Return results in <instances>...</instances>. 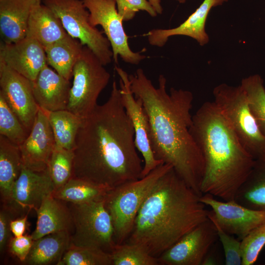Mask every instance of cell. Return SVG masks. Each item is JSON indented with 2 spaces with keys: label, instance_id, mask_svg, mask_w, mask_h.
Listing matches in <instances>:
<instances>
[{
  "label": "cell",
  "instance_id": "obj_30",
  "mask_svg": "<svg viewBox=\"0 0 265 265\" xmlns=\"http://www.w3.org/2000/svg\"><path fill=\"white\" fill-rule=\"evenodd\" d=\"M57 265H112L110 253L90 247L70 245Z\"/></svg>",
  "mask_w": 265,
  "mask_h": 265
},
{
  "label": "cell",
  "instance_id": "obj_3",
  "mask_svg": "<svg viewBox=\"0 0 265 265\" xmlns=\"http://www.w3.org/2000/svg\"><path fill=\"white\" fill-rule=\"evenodd\" d=\"M200 196L172 167L147 196L125 242L137 244L158 258L208 218L209 211Z\"/></svg>",
  "mask_w": 265,
  "mask_h": 265
},
{
  "label": "cell",
  "instance_id": "obj_37",
  "mask_svg": "<svg viewBox=\"0 0 265 265\" xmlns=\"http://www.w3.org/2000/svg\"><path fill=\"white\" fill-rule=\"evenodd\" d=\"M33 241L31 235L11 238L9 242V251L21 262L24 263L31 249Z\"/></svg>",
  "mask_w": 265,
  "mask_h": 265
},
{
  "label": "cell",
  "instance_id": "obj_15",
  "mask_svg": "<svg viewBox=\"0 0 265 265\" xmlns=\"http://www.w3.org/2000/svg\"><path fill=\"white\" fill-rule=\"evenodd\" d=\"M55 146L47 113L39 107L28 136L19 146L23 166L36 171L46 169Z\"/></svg>",
  "mask_w": 265,
  "mask_h": 265
},
{
  "label": "cell",
  "instance_id": "obj_42",
  "mask_svg": "<svg viewBox=\"0 0 265 265\" xmlns=\"http://www.w3.org/2000/svg\"><path fill=\"white\" fill-rule=\"evenodd\" d=\"M36 1H38V2H42V0H35Z\"/></svg>",
  "mask_w": 265,
  "mask_h": 265
},
{
  "label": "cell",
  "instance_id": "obj_11",
  "mask_svg": "<svg viewBox=\"0 0 265 265\" xmlns=\"http://www.w3.org/2000/svg\"><path fill=\"white\" fill-rule=\"evenodd\" d=\"M200 200L212 209L209 218L240 240L265 223V212L247 207L235 199L219 200L211 194H203Z\"/></svg>",
  "mask_w": 265,
  "mask_h": 265
},
{
  "label": "cell",
  "instance_id": "obj_39",
  "mask_svg": "<svg viewBox=\"0 0 265 265\" xmlns=\"http://www.w3.org/2000/svg\"><path fill=\"white\" fill-rule=\"evenodd\" d=\"M27 214L25 216L11 220L10 222V228L14 237H20L23 236L26 228Z\"/></svg>",
  "mask_w": 265,
  "mask_h": 265
},
{
  "label": "cell",
  "instance_id": "obj_14",
  "mask_svg": "<svg viewBox=\"0 0 265 265\" xmlns=\"http://www.w3.org/2000/svg\"><path fill=\"white\" fill-rule=\"evenodd\" d=\"M0 93L29 132L39 108L32 81L0 61Z\"/></svg>",
  "mask_w": 265,
  "mask_h": 265
},
{
  "label": "cell",
  "instance_id": "obj_27",
  "mask_svg": "<svg viewBox=\"0 0 265 265\" xmlns=\"http://www.w3.org/2000/svg\"><path fill=\"white\" fill-rule=\"evenodd\" d=\"M47 113L53 133L55 146L74 150L83 118L67 109Z\"/></svg>",
  "mask_w": 265,
  "mask_h": 265
},
{
  "label": "cell",
  "instance_id": "obj_2",
  "mask_svg": "<svg viewBox=\"0 0 265 265\" xmlns=\"http://www.w3.org/2000/svg\"><path fill=\"white\" fill-rule=\"evenodd\" d=\"M131 90L141 100L149 123V138L156 159L171 165L179 176L201 196L204 172L202 153L192 136L191 110L193 96L182 89H166L163 75L155 87L139 68L129 75Z\"/></svg>",
  "mask_w": 265,
  "mask_h": 265
},
{
  "label": "cell",
  "instance_id": "obj_13",
  "mask_svg": "<svg viewBox=\"0 0 265 265\" xmlns=\"http://www.w3.org/2000/svg\"><path fill=\"white\" fill-rule=\"evenodd\" d=\"M115 70L119 78L122 102L133 128L135 146L143 158L142 178L163 163L155 157L149 138L148 118L142 101L135 98L131 90L129 75L116 66Z\"/></svg>",
  "mask_w": 265,
  "mask_h": 265
},
{
  "label": "cell",
  "instance_id": "obj_12",
  "mask_svg": "<svg viewBox=\"0 0 265 265\" xmlns=\"http://www.w3.org/2000/svg\"><path fill=\"white\" fill-rule=\"evenodd\" d=\"M217 238L216 228L208 217L158 257L159 264L161 265H202Z\"/></svg>",
  "mask_w": 265,
  "mask_h": 265
},
{
  "label": "cell",
  "instance_id": "obj_22",
  "mask_svg": "<svg viewBox=\"0 0 265 265\" xmlns=\"http://www.w3.org/2000/svg\"><path fill=\"white\" fill-rule=\"evenodd\" d=\"M54 197L52 194L46 197L36 210V227L31 236L33 240L48 234L68 231L73 228L70 209Z\"/></svg>",
  "mask_w": 265,
  "mask_h": 265
},
{
  "label": "cell",
  "instance_id": "obj_21",
  "mask_svg": "<svg viewBox=\"0 0 265 265\" xmlns=\"http://www.w3.org/2000/svg\"><path fill=\"white\" fill-rule=\"evenodd\" d=\"M60 19L42 2H36L29 17L27 37L37 41L44 48L67 35Z\"/></svg>",
  "mask_w": 265,
  "mask_h": 265
},
{
  "label": "cell",
  "instance_id": "obj_8",
  "mask_svg": "<svg viewBox=\"0 0 265 265\" xmlns=\"http://www.w3.org/2000/svg\"><path fill=\"white\" fill-rule=\"evenodd\" d=\"M74 233L71 245L99 248L110 252L116 244L111 217L104 200L70 203Z\"/></svg>",
  "mask_w": 265,
  "mask_h": 265
},
{
  "label": "cell",
  "instance_id": "obj_41",
  "mask_svg": "<svg viewBox=\"0 0 265 265\" xmlns=\"http://www.w3.org/2000/svg\"><path fill=\"white\" fill-rule=\"evenodd\" d=\"M180 3H184L186 2V0H176Z\"/></svg>",
  "mask_w": 265,
  "mask_h": 265
},
{
  "label": "cell",
  "instance_id": "obj_1",
  "mask_svg": "<svg viewBox=\"0 0 265 265\" xmlns=\"http://www.w3.org/2000/svg\"><path fill=\"white\" fill-rule=\"evenodd\" d=\"M73 151L72 178L109 190L141 178L133 128L115 81L106 102L83 118Z\"/></svg>",
  "mask_w": 265,
  "mask_h": 265
},
{
  "label": "cell",
  "instance_id": "obj_29",
  "mask_svg": "<svg viewBox=\"0 0 265 265\" xmlns=\"http://www.w3.org/2000/svg\"><path fill=\"white\" fill-rule=\"evenodd\" d=\"M240 86L247 97L250 109L265 135V88L259 75L243 79Z\"/></svg>",
  "mask_w": 265,
  "mask_h": 265
},
{
  "label": "cell",
  "instance_id": "obj_34",
  "mask_svg": "<svg viewBox=\"0 0 265 265\" xmlns=\"http://www.w3.org/2000/svg\"><path fill=\"white\" fill-rule=\"evenodd\" d=\"M242 265H252L265 245V223L253 230L241 241Z\"/></svg>",
  "mask_w": 265,
  "mask_h": 265
},
{
  "label": "cell",
  "instance_id": "obj_9",
  "mask_svg": "<svg viewBox=\"0 0 265 265\" xmlns=\"http://www.w3.org/2000/svg\"><path fill=\"white\" fill-rule=\"evenodd\" d=\"M60 19L66 32L87 46L104 65L113 60L110 43L89 21V12L82 0H42Z\"/></svg>",
  "mask_w": 265,
  "mask_h": 265
},
{
  "label": "cell",
  "instance_id": "obj_17",
  "mask_svg": "<svg viewBox=\"0 0 265 265\" xmlns=\"http://www.w3.org/2000/svg\"><path fill=\"white\" fill-rule=\"evenodd\" d=\"M54 190L48 168L36 171L23 166L14 186L9 204L14 208L36 211L43 200Z\"/></svg>",
  "mask_w": 265,
  "mask_h": 265
},
{
  "label": "cell",
  "instance_id": "obj_7",
  "mask_svg": "<svg viewBox=\"0 0 265 265\" xmlns=\"http://www.w3.org/2000/svg\"><path fill=\"white\" fill-rule=\"evenodd\" d=\"M104 66L94 53L84 46L73 68L68 110L82 118L94 110L99 95L110 78Z\"/></svg>",
  "mask_w": 265,
  "mask_h": 265
},
{
  "label": "cell",
  "instance_id": "obj_28",
  "mask_svg": "<svg viewBox=\"0 0 265 265\" xmlns=\"http://www.w3.org/2000/svg\"><path fill=\"white\" fill-rule=\"evenodd\" d=\"M109 190L87 181L72 178L63 186L55 189L52 195L62 201L79 204L103 200Z\"/></svg>",
  "mask_w": 265,
  "mask_h": 265
},
{
  "label": "cell",
  "instance_id": "obj_23",
  "mask_svg": "<svg viewBox=\"0 0 265 265\" xmlns=\"http://www.w3.org/2000/svg\"><path fill=\"white\" fill-rule=\"evenodd\" d=\"M70 232L62 231L51 233L34 240L23 263L29 265H47L56 263L71 245Z\"/></svg>",
  "mask_w": 265,
  "mask_h": 265
},
{
  "label": "cell",
  "instance_id": "obj_32",
  "mask_svg": "<svg viewBox=\"0 0 265 265\" xmlns=\"http://www.w3.org/2000/svg\"><path fill=\"white\" fill-rule=\"evenodd\" d=\"M112 265H159L158 258L140 246L128 242L116 244L110 252Z\"/></svg>",
  "mask_w": 265,
  "mask_h": 265
},
{
  "label": "cell",
  "instance_id": "obj_4",
  "mask_svg": "<svg viewBox=\"0 0 265 265\" xmlns=\"http://www.w3.org/2000/svg\"><path fill=\"white\" fill-rule=\"evenodd\" d=\"M191 133L204 160L200 190L224 201L235 199L255 159L247 151L213 102L192 116Z\"/></svg>",
  "mask_w": 265,
  "mask_h": 265
},
{
  "label": "cell",
  "instance_id": "obj_35",
  "mask_svg": "<svg viewBox=\"0 0 265 265\" xmlns=\"http://www.w3.org/2000/svg\"><path fill=\"white\" fill-rule=\"evenodd\" d=\"M216 229L218 238L222 245L226 265H242L241 240L222 230L212 221Z\"/></svg>",
  "mask_w": 265,
  "mask_h": 265
},
{
  "label": "cell",
  "instance_id": "obj_5",
  "mask_svg": "<svg viewBox=\"0 0 265 265\" xmlns=\"http://www.w3.org/2000/svg\"><path fill=\"white\" fill-rule=\"evenodd\" d=\"M172 167L169 164H161L146 176L108 191L104 204L112 218L116 243L128 239L143 203L159 180Z\"/></svg>",
  "mask_w": 265,
  "mask_h": 265
},
{
  "label": "cell",
  "instance_id": "obj_25",
  "mask_svg": "<svg viewBox=\"0 0 265 265\" xmlns=\"http://www.w3.org/2000/svg\"><path fill=\"white\" fill-rule=\"evenodd\" d=\"M83 46L79 40L67 34L45 49L47 64L59 75L70 80Z\"/></svg>",
  "mask_w": 265,
  "mask_h": 265
},
{
  "label": "cell",
  "instance_id": "obj_31",
  "mask_svg": "<svg viewBox=\"0 0 265 265\" xmlns=\"http://www.w3.org/2000/svg\"><path fill=\"white\" fill-rule=\"evenodd\" d=\"M74 151L55 146L48 168L55 189L73 177Z\"/></svg>",
  "mask_w": 265,
  "mask_h": 265
},
{
  "label": "cell",
  "instance_id": "obj_24",
  "mask_svg": "<svg viewBox=\"0 0 265 265\" xmlns=\"http://www.w3.org/2000/svg\"><path fill=\"white\" fill-rule=\"evenodd\" d=\"M23 167L19 146L0 135V192L9 204L14 186Z\"/></svg>",
  "mask_w": 265,
  "mask_h": 265
},
{
  "label": "cell",
  "instance_id": "obj_6",
  "mask_svg": "<svg viewBox=\"0 0 265 265\" xmlns=\"http://www.w3.org/2000/svg\"><path fill=\"white\" fill-rule=\"evenodd\" d=\"M213 103L255 160L265 158V135L253 115L241 86L226 83L213 90Z\"/></svg>",
  "mask_w": 265,
  "mask_h": 265
},
{
  "label": "cell",
  "instance_id": "obj_10",
  "mask_svg": "<svg viewBox=\"0 0 265 265\" xmlns=\"http://www.w3.org/2000/svg\"><path fill=\"white\" fill-rule=\"evenodd\" d=\"M82 0L89 12L90 24L95 27L102 26L110 43L115 63H118L119 56L124 62L132 65H138L146 58L130 47L124 21L118 13L115 0Z\"/></svg>",
  "mask_w": 265,
  "mask_h": 265
},
{
  "label": "cell",
  "instance_id": "obj_16",
  "mask_svg": "<svg viewBox=\"0 0 265 265\" xmlns=\"http://www.w3.org/2000/svg\"><path fill=\"white\" fill-rule=\"evenodd\" d=\"M0 61L31 81L48 64L43 47L27 36L15 43H1Z\"/></svg>",
  "mask_w": 265,
  "mask_h": 265
},
{
  "label": "cell",
  "instance_id": "obj_33",
  "mask_svg": "<svg viewBox=\"0 0 265 265\" xmlns=\"http://www.w3.org/2000/svg\"><path fill=\"white\" fill-rule=\"evenodd\" d=\"M29 133L0 93V134L20 146Z\"/></svg>",
  "mask_w": 265,
  "mask_h": 265
},
{
  "label": "cell",
  "instance_id": "obj_18",
  "mask_svg": "<svg viewBox=\"0 0 265 265\" xmlns=\"http://www.w3.org/2000/svg\"><path fill=\"white\" fill-rule=\"evenodd\" d=\"M228 0H204L201 5L179 26L170 29H153L143 35L153 46L162 47L169 37L176 35L190 37L201 46L207 44L209 37L205 31V24L211 9L222 5Z\"/></svg>",
  "mask_w": 265,
  "mask_h": 265
},
{
  "label": "cell",
  "instance_id": "obj_26",
  "mask_svg": "<svg viewBox=\"0 0 265 265\" xmlns=\"http://www.w3.org/2000/svg\"><path fill=\"white\" fill-rule=\"evenodd\" d=\"M235 200L249 208L265 212V158L255 160L250 174Z\"/></svg>",
  "mask_w": 265,
  "mask_h": 265
},
{
  "label": "cell",
  "instance_id": "obj_38",
  "mask_svg": "<svg viewBox=\"0 0 265 265\" xmlns=\"http://www.w3.org/2000/svg\"><path fill=\"white\" fill-rule=\"evenodd\" d=\"M10 212L6 209L0 212V251L2 252L9 242L11 237Z\"/></svg>",
  "mask_w": 265,
  "mask_h": 265
},
{
  "label": "cell",
  "instance_id": "obj_40",
  "mask_svg": "<svg viewBox=\"0 0 265 265\" xmlns=\"http://www.w3.org/2000/svg\"><path fill=\"white\" fill-rule=\"evenodd\" d=\"M158 14H161L163 8L161 4V0H148Z\"/></svg>",
  "mask_w": 265,
  "mask_h": 265
},
{
  "label": "cell",
  "instance_id": "obj_36",
  "mask_svg": "<svg viewBox=\"0 0 265 265\" xmlns=\"http://www.w3.org/2000/svg\"><path fill=\"white\" fill-rule=\"evenodd\" d=\"M118 14L124 22L133 19L139 11L146 12L152 17L158 14L148 0H115Z\"/></svg>",
  "mask_w": 265,
  "mask_h": 265
},
{
  "label": "cell",
  "instance_id": "obj_19",
  "mask_svg": "<svg viewBox=\"0 0 265 265\" xmlns=\"http://www.w3.org/2000/svg\"><path fill=\"white\" fill-rule=\"evenodd\" d=\"M68 80L47 64L32 81L35 99L47 112L67 109L71 87Z\"/></svg>",
  "mask_w": 265,
  "mask_h": 265
},
{
  "label": "cell",
  "instance_id": "obj_20",
  "mask_svg": "<svg viewBox=\"0 0 265 265\" xmlns=\"http://www.w3.org/2000/svg\"><path fill=\"white\" fill-rule=\"evenodd\" d=\"M36 2L0 0V32L3 42L13 43L26 37L29 17Z\"/></svg>",
  "mask_w": 265,
  "mask_h": 265
}]
</instances>
